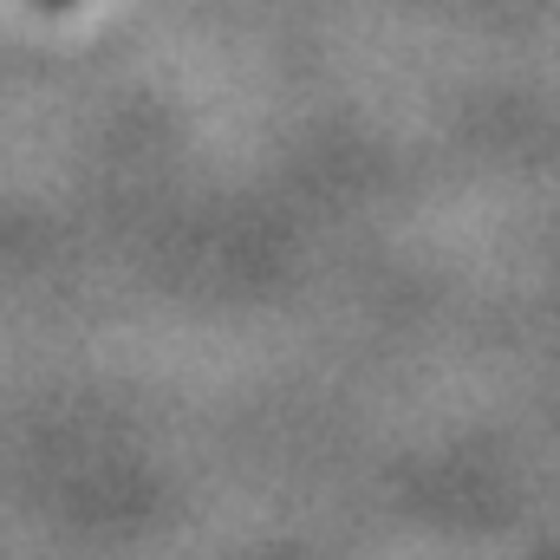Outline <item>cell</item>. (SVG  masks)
I'll list each match as a JSON object with an SVG mask.
<instances>
[{
  "mask_svg": "<svg viewBox=\"0 0 560 560\" xmlns=\"http://www.w3.org/2000/svg\"><path fill=\"white\" fill-rule=\"evenodd\" d=\"M52 7H66V0H52Z\"/></svg>",
  "mask_w": 560,
  "mask_h": 560,
  "instance_id": "obj_1",
  "label": "cell"
}]
</instances>
